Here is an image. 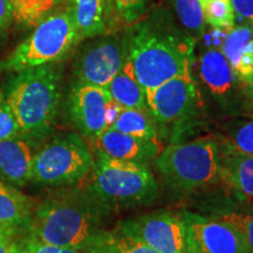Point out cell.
Segmentation results:
<instances>
[{
	"label": "cell",
	"instance_id": "11",
	"mask_svg": "<svg viewBox=\"0 0 253 253\" xmlns=\"http://www.w3.org/2000/svg\"><path fill=\"white\" fill-rule=\"evenodd\" d=\"M155 121L163 125L181 122L197 108L199 91L191 72L183 73L154 89L145 91Z\"/></svg>",
	"mask_w": 253,
	"mask_h": 253
},
{
	"label": "cell",
	"instance_id": "3",
	"mask_svg": "<svg viewBox=\"0 0 253 253\" xmlns=\"http://www.w3.org/2000/svg\"><path fill=\"white\" fill-rule=\"evenodd\" d=\"M4 96L18 123L19 136L28 142L43 140L58 115L61 71L52 63L13 73Z\"/></svg>",
	"mask_w": 253,
	"mask_h": 253
},
{
	"label": "cell",
	"instance_id": "27",
	"mask_svg": "<svg viewBox=\"0 0 253 253\" xmlns=\"http://www.w3.org/2000/svg\"><path fill=\"white\" fill-rule=\"evenodd\" d=\"M17 253H84L77 250L62 248L40 242L30 235H24L15 242Z\"/></svg>",
	"mask_w": 253,
	"mask_h": 253
},
{
	"label": "cell",
	"instance_id": "6",
	"mask_svg": "<svg viewBox=\"0 0 253 253\" xmlns=\"http://www.w3.org/2000/svg\"><path fill=\"white\" fill-rule=\"evenodd\" d=\"M80 41L68 9L50 14L0 61V71L13 74L24 69L58 63Z\"/></svg>",
	"mask_w": 253,
	"mask_h": 253
},
{
	"label": "cell",
	"instance_id": "34",
	"mask_svg": "<svg viewBox=\"0 0 253 253\" xmlns=\"http://www.w3.org/2000/svg\"><path fill=\"white\" fill-rule=\"evenodd\" d=\"M244 86L246 88V94H248V97H249V101L250 103H251L252 108H253V77L250 79V80L244 84Z\"/></svg>",
	"mask_w": 253,
	"mask_h": 253
},
{
	"label": "cell",
	"instance_id": "8",
	"mask_svg": "<svg viewBox=\"0 0 253 253\" xmlns=\"http://www.w3.org/2000/svg\"><path fill=\"white\" fill-rule=\"evenodd\" d=\"M126 39L108 34L97 37L79 53L73 67L74 84L107 88L125 66Z\"/></svg>",
	"mask_w": 253,
	"mask_h": 253
},
{
	"label": "cell",
	"instance_id": "24",
	"mask_svg": "<svg viewBox=\"0 0 253 253\" xmlns=\"http://www.w3.org/2000/svg\"><path fill=\"white\" fill-rule=\"evenodd\" d=\"M107 26H134L143 19L148 0H107Z\"/></svg>",
	"mask_w": 253,
	"mask_h": 253
},
{
	"label": "cell",
	"instance_id": "14",
	"mask_svg": "<svg viewBox=\"0 0 253 253\" xmlns=\"http://www.w3.org/2000/svg\"><path fill=\"white\" fill-rule=\"evenodd\" d=\"M218 149L221 181L239 198L253 197V156L237 150L229 140Z\"/></svg>",
	"mask_w": 253,
	"mask_h": 253
},
{
	"label": "cell",
	"instance_id": "23",
	"mask_svg": "<svg viewBox=\"0 0 253 253\" xmlns=\"http://www.w3.org/2000/svg\"><path fill=\"white\" fill-rule=\"evenodd\" d=\"M13 11L14 23L20 26L36 27L48 17L60 0H8Z\"/></svg>",
	"mask_w": 253,
	"mask_h": 253
},
{
	"label": "cell",
	"instance_id": "32",
	"mask_svg": "<svg viewBox=\"0 0 253 253\" xmlns=\"http://www.w3.org/2000/svg\"><path fill=\"white\" fill-rule=\"evenodd\" d=\"M232 5L240 19L253 24V0H232Z\"/></svg>",
	"mask_w": 253,
	"mask_h": 253
},
{
	"label": "cell",
	"instance_id": "1",
	"mask_svg": "<svg viewBox=\"0 0 253 253\" xmlns=\"http://www.w3.org/2000/svg\"><path fill=\"white\" fill-rule=\"evenodd\" d=\"M195 39L164 15L141 19L126 38V60L145 91L191 72Z\"/></svg>",
	"mask_w": 253,
	"mask_h": 253
},
{
	"label": "cell",
	"instance_id": "28",
	"mask_svg": "<svg viewBox=\"0 0 253 253\" xmlns=\"http://www.w3.org/2000/svg\"><path fill=\"white\" fill-rule=\"evenodd\" d=\"M218 219L225 221L238 230L243 238L245 239L250 251L253 253V213L227 212L221 214Z\"/></svg>",
	"mask_w": 253,
	"mask_h": 253
},
{
	"label": "cell",
	"instance_id": "20",
	"mask_svg": "<svg viewBox=\"0 0 253 253\" xmlns=\"http://www.w3.org/2000/svg\"><path fill=\"white\" fill-rule=\"evenodd\" d=\"M107 90L112 96L113 102L119 108L149 110L145 90L138 84L137 79L135 78L130 66L126 61L119 74L109 82Z\"/></svg>",
	"mask_w": 253,
	"mask_h": 253
},
{
	"label": "cell",
	"instance_id": "5",
	"mask_svg": "<svg viewBox=\"0 0 253 253\" xmlns=\"http://www.w3.org/2000/svg\"><path fill=\"white\" fill-rule=\"evenodd\" d=\"M155 166L170 188L192 191L220 179L219 149L213 138L168 145L155 158Z\"/></svg>",
	"mask_w": 253,
	"mask_h": 253
},
{
	"label": "cell",
	"instance_id": "10",
	"mask_svg": "<svg viewBox=\"0 0 253 253\" xmlns=\"http://www.w3.org/2000/svg\"><path fill=\"white\" fill-rule=\"evenodd\" d=\"M115 108L107 88L74 84L68 97L72 122L84 137L96 141L112 125Z\"/></svg>",
	"mask_w": 253,
	"mask_h": 253
},
{
	"label": "cell",
	"instance_id": "12",
	"mask_svg": "<svg viewBox=\"0 0 253 253\" xmlns=\"http://www.w3.org/2000/svg\"><path fill=\"white\" fill-rule=\"evenodd\" d=\"M188 253H251L238 230L220 219L184 213Z\"/></svg>",
	"mask_w": 253,
	"mask_h": 253
},
{
	"label": "cell",
	"instance_id": "4",
	"mask_svg": "<svg viewBox=\"0 0 253 253\" xmlns=\"http://www.w3.org/2000/svg\"><path fill=\"white\" fill-rule=\"evenodd\" d=\"M84 189L107 211L149 204L157 196V182L143 164L113 160L100 154Z\"/></svg>",
	"mask_w": 253,
	"mask_h": 253
},
{
	"label": "cell",
	"instance_id": "18",
	"mask_svg": "<svg viewBox=\"0 0 253 253\" xmlns=\"http://www.w3.org/2000/svg\"><path fill=\"white\" fill-rule=\"evenodd\" d=\"M107 0H69L67 9L72 15L80 40L108 33Z\"/></svg>",
	"mask_w": 253,
	"mask_h": 253
},
{
	"label": "cell",
	"instance_id": "16",
	"mask_svg": "<svg viewBox=\"0 0 253 253\" xmlns=\"http://www.w3.org/2000/svg\"><path fill=\"white\" fill-rule=\"evenodd\" d=\"M34 208L32 199L0 181V227L13 236L26 233Z\"/></svg>",
	"mask_w": 253,
	"mask_h": 253
},
{
	"label": "cell",
	"instance_id": "17",
	"mask_svg": "<svg viewBox=\"0 0 253 253\" xmlns=\"http://www.w3.org/2000/svg\"><path fill=\"white\" fill-rule=\"evenodd\" d=\"M237 79L246 84L253 77V32L248 26L231 30L220 47Z\"/></svg>",
	"mask_w": 253,
	"mask_h": 253
},
{
	"label": "cell",
	"instance_id": "19",
	"mask_svg": "<svg viewBox=\"0 0 253 253\" xmlns=\"http://www.w3.org/2000/svg\"><path fill=\"white\" fill-rule=\"evenodd\" d=\"M199 75L216 96L229 94L238 80L224 53L217 48H210L203 53L199 60Z\"/></svg>",
	"mask_w": 253,
	"mask_h": 253
},
{
	"label": "cell",
	"instance_id": "30",
	"mask_svg": "<svg viewBox=\"0 0 253 253\" xmlns=\"http://www.w3.org/2000/svg\"><path fill=\"white\" fill-rule=\"evenodd\" d=\"M19 136V126L5 100L0 103V142Z\"/></svg>",
	"mask_w": 253,
	"mask_h": 253
},
{
	"label": "cell",
	"instance_id": "26",
	"mask_svg": "<svg viewBox=\"0 0 253 253\" xmlns=\"http://www.w3.org/2000/svg\"><path fill=\"white\" fill-rule=\"evenodd\" d=\"M173 9L183 27L191 38H201L204 33V18L199 0H172Z\"/></svg>",
	"mask_w": 253,
	"mask_h": 253
},
{
	"label": "cell",
	"instance_id": "7",
	"mask_svg": "<svg viewBox=\"0 0 253 253\" xmlns=\"http://www.w3.org/2000/svg\"><path fill=\"white\" fill-rule=\"evenodd\" d=\"M94 157L82 136L67 132L47 142L33 156L31 181L45 185H71L94 168Z\"/></svg>",
	"mask_w": 253,
	"mask_h": 253
},
{
	"label": "cell",
	"instance_id": "2",
	"mask_svg": "<svg viewBox=\"0 0 253 253\" xmlns=\"http://www.w3.org/2000/svg\"><path fill=\"white\" fill-rule=\"evenodd\" d=\"M107 210L86 190H67L48 196L34 208L25 235L40 242L89 253L103 233Z\"/></svg>",
	"mask_w": 253,
	"mask_h": 253
},
{
	"label": "cell",
	"instance_id": "21",
	"mask_svg": "<svg viewBox=\"0 0 253 253\" xmlns=\"http://www.w3.org/2000/svg\"><path fill=\"white\" fill-rule=\"evenodd\" d=\"M108 128L135 137L157 140L156 121L149 110L120 108Z\"/></svg>",
	"mask_w": 253,
	"mask_h": 253
},
{
	"label": "cell",
	"instance_id": "15",
	"mask_svg": "<svg viewBox=\"0 0 253 253\" xmlns=\"http://www.w3.org/2000/svg\"><path fill=\"white\" fill-rule=\"evenodd\" d=\"M33 156L30 142L17 137L0 142V179L8 185H26L32 179Z\"/></svg>",
	"mask_w": 253,
	"mask_h": 253
},
{
	"label": "cell",
	"instance_id": "22",
	"mask_svg": "<svg viewBox=\"0 0 253 253\" xmlns=\"http://www.w3.org/2000/svg\"><path fill=\"white\" fill-rule=\"evenodd\" d=\"M89 253H156L123 231L104 230Z\"/></svg>",
	"mask_w": 253,
	"mask_h": 253
},
{
	"label": "cell",
	"instance_id": "13",
	"mask_svg": "<svg viewBox=\"0 0 253 253\" xmlns=\"http://www.w3.org/2000/svg\"><path fill=\"white\" fill-rule=\"evenodd\" d=\"M95 142L100 154L104 156L138 164L155 160L162 151V145L158 140L135 137L110 128H107Z\"/></svg>",
	"mask_w": 253,
	"mask_h": 253
},
{
	"label": "cell",
	"instance_id": "35",
	"mask_svg": "<svg viewBox=\"0 0 253 253\" xmlns=\"http://www.w3.org/2000/svg\"><path fill=\"white\" fill-rule=\"evenodd\" d=\"M5 100V96H4V91L0 89V103L2 102V101Z\"/></svg>",
	"mask_w": 253,
	"mask_h": 253
},
{
	"label": "cell",
	"instance_id": "31",
	"mask_svg": "<svg viewBox=\"0 0 253 253\" xmlns=\"http://www.w3.org/2000/svg\"><path fill=\"white\" fill-rule=\"evenodd\" d=\"M14 24L13 11L8 0H0V38L7 33Z\"/></svg>",
	"mask_w": 253,
	"mask_h": 253
},
{
	"label": "cell",
	"instance_id": "36",
	"mask_svg": "<svg viewBox=\"0 0 253 253\" xmlns=\"http://www.w3.org/2000/svg\"><path fill=\"white\" fill-rule=\"evenodd\" d=\"M199 1H204V0H199Z\"/></svg>",
	"mask_w": 253,
	"mask_h": 253
},
{
	"label": "cell",
	"instance_id": "33",
	"mask_svg": "<svg viewBox=\"0 0 253 253\" xmlns=\"http://www.w3.org/2000/svg\"><path fill=\"white\" fill-rule=\"evenodd\" d=\"M14 237L8 231L0 227V253H17Z\"/></svg>",
	"mask_w": 253,
	"mask_h": 253
},
{
	"label": "cell",
	"instance_id": "9",
	"mask_svg": "<svg viewBox=\"0 0 253 253\" xmlns=\"http://www.w3.org/2000/svg\"><path fill=\"white\" fill-rule=\"evenodd\" d=\"M119 229L156 253H188L184 221L166 211L131 218Z\"/></svg>",
	"mask_w": 253,
	"mask_h": 253
},
{
	"label": "cell",
	"instance_id": "29",
	"mask_svg": "<svg viewBox=\"0 0 253 253\" xmlns=\"http://www.w3.org/2000/svg\"><path fill=\"white\" fill-rule=\"evenodd\" d=\"M229 142L237 150L253 156V119L239 126Z\"/></svg>",
	"mask_w": 253,
	"mask_h": 253
},
{
	"label": "cell",
	"instance_id": "25",
	"mask_svg": "<svg viewBox=\"0 0 253 253\" xmlns=\"http://www.w3.org/2000/svg\"><path fill=\"white\" fill-rule=\"evenodd\" d=\"M201 5L205 25L226 33L235 28L236 12L232 0H204Z\"/></svg>",
	"mask_w": 253,
	"mask_h": 253
}]
</instances>
